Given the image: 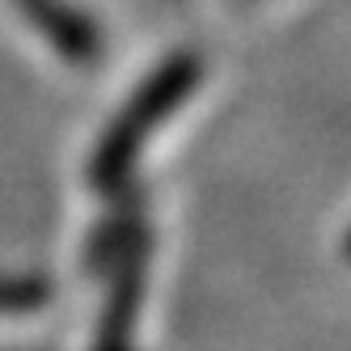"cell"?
Here are the masks:
<instances>
[{"label": "cell", "instance_id": "6da1fadb", "mask_svg": "<svg viewBox=\"0 0 351 351\" xmlns=\"http://www.w3.org/2000/svg\"><path fill=\"white\" fill-rule=\"evenodd\" d=\"M199 77H204V64H199L195 56H186V51L169 56L161 68H153V77L136 89V97L119 110V119L106 128L102 144H97V157L89 165L93 186L114 191V186L128 182V173H132V165L140 157L144 140L186 102L191 89L199 85Z\"/></svg>", "mask_w": 351, "mask_h": 351}, {"label": "cell", "instance_id": "7a4b0ae2", "mask_svg": "<svg viewBox=\"0 0 351 351\" xmlns=\"http://www.w3.org/2000/svg\"><path fill=\"white\" fill-rule=\"evenodd\" d=\"M13 5L64 60L89 64V60L102 56V30H97L85 13L72 9L68 0H13Z\"/></svg>", "mask_w": 351, "mask_h": 351}, {"label": "cell", "instance_id": "3957f363", "mask_svg": "<svg viewBox=\"0 0 351 351\" xmlns=\"http://www.w3.org/2000/svg\"><path fill=\"white\" fill-rule=\"evenodd\" d=\"M347 254H351V233H347Z\"/></svg>", "mask_w": 351, "mask_h": 351}]
</instances>
